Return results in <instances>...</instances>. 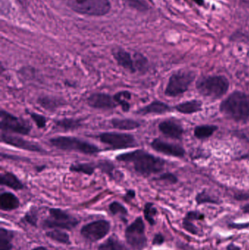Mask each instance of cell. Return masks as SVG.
Listing matches in <instances>:
<instances>
[{
	"label": "cell",
	"instance_id": "obj_1",
	"mask_svg": "<svg viewBox=\"0 0 249 250\" xmlns=\"http://www.w3.org/2000/svg\"><path fill=\"white\" fill-rule=\"evenodd\" d=\"M118 162L130 165L136 173L148 177L164 170L165 161L143 149L123 153L115 157Z\"/></svg>",
	"mask_w": 249,
	"mask_h": 250
},
{
	"label": "cell",
	"instance_id": "obj_2",
	"mask_svg": "<svg viewBox=\"0 0 249 250\" xmlns=\"http://www.w3.org/2000/svg\"><path fill=\"white\" fill-rule=\"evenodd\" d=\"M220 111L234 121L247 123L249 121V95L240 91L232 92L222 101Z\"/></svg>",
	"mask_w": 249,
	"mask_h": 250
},
{
	"label": "cell",
	"instance_id": "obj_3",
	"mask_svg": "<svg viewBox=\"0 0 249 250\" xmlns=\"http://www.w3.org/2000/svg\"><path fill=\"white\" fill-rule=\"evenodd\" d=\"M49 143L58 149L76 151L86 155H94L101 151L97 146L77 137L57 136L51 138Z\"/></svg>",
	"mask_w": 249,
	"mask_h": 250
},
{
	"label": "cell",
	"instance_id": "obj_4",
	"mask_svg": "<svg viewBox=\"0 0 249 250\" xmlns=\"http://www.w3.org/2000/svg\"><path fill=\"white\" fill-rule=\"evenodd\" d=\"M72 10L80 15L103 16L111 9L109 0H63Z\"/></svg>",
	"mask_w": 249,
	"mask_h": 250
},
{
	"label": "cell",
	"instance_id": "obj_5",
	"mask_svg": "<svg viewBox=\"0 0 249 250\" xmlns=\"http://www.w3.org/2000/svg\"><path fill=\"white\" fill-rule=\"evenodd\" d=\"M230 82L225 76H210L200 79L197 83L199 93L204 97L219 99L228 92Z\"/></svg>",
	"mask_w": 249,
	"mask_h": 250
},
{
	"label": "cell",
	"instance_id": "obj_6",
	"mask_svg": "<svg viewBox=\"0 0 249 250\" xmlns=\"http://www.w3.org/2000/svg\"><path fill=\"white\" fill-rule=\"evenodd\" d=\"M79 220L76 217L58 208L49 209V217L42 221L43 229H61L72 230L78 226Z\"/></svg>",
	"mask_w": 249,
	"mask_h": 250
},
{
	"label": "cell",
	"instance_id": "obj_7",
	"mask_svg": "<svg viewBox=\"0 0 249 250\" xmlns=\"http://www.w3.org/2000/svg\"><path fill=\"white\" fill-rule=\"evenodd\" d=\"M195 74L187 70H179L170 77L165 94L168 97H177L185 93L194 82Z\"/></svg>",
	"mask_w": 249,
	"mask_h": 250
},
{
	"label": "cell",
	"instance_id": "obj_8",
	"mask_svg": "<svg viewBox=\"0 0 249 250\" xmlns=\"http://www.w3.org/2000/svg\"><path fill=\"white\" fill-rule=\"evenodd\" d=\"M0 127L2 132L21 135H29L32 129L29 122L19 118L2 108L0 111Z\"/></svg>",
	"mask_w": 249,
	"mask_h": 250
},
{
	"label": "cell",
	"instance_id": "obj_9",
	"mask_svg": "<svg viewBox=\"0 0 249 250\" xmlns=\"http://www.w3.org/2000/svg\"><path fill=\"white\" fill-rule=\"evenodd\" d=\"M146 226L141 217H137L125 230L126 242L134 250H143L147 246Z\"/></svg>",
	"mask_w": 249,
	"mask_h": 250
},
{
	"label": "cell",
	"instance_id": "obj_10",
	"mask_svg": "<svg viewBox=\"0 0 249 250\" xmlns=\"http://www.w3.org/2000/svg\"><path fill=\"white\" fill-rule=\"evenodd\" d=\"M96 138L111 149L134 148L137 142L134 135L124 132H108L99 134Z\"/></svg>",
	"mask_w": 249,
	"mask_h": 250
},
{
	"label": "cell",
	"instance_id": "obj_11",
	"mask_svg": "<svg viewBox=\"0 0 249 250\" xmlns=\"http://www.w3.org/2000/svg\"><path fill=\"white\" fill-rule=\"evenodd\" d=\"M111 230V223L105 220H95L83 226L80 234L86 240L96 242L104 239Z\"/></svg>",
	"mask_w": 249,
	"mask_h": 250
},
{
	"label": "cell",
	"instance_id": "obj_12",
	"mask_svg": "<svg viewBox=\"0 0 249 250\" xmlns=\"http://www.w3.org/2000/svg\"><path fill=\"white\" fill-rule=\"evenodd\" d=\"M1 142L7 144L10 146L20 149L26 150L28 151L37 153H46V151L42 146L33 141H28L20 137L16 136L8 132L1 131Z\"/></svg>",
	"mask_w": 249,
	"mask_h": 250
},
{
	"label": "cell",
	"instance_id": "obj_13",
	"mask_svg": "<svg viewBox=\"0 0 249 250\" xmlns=\"http://www.w3.org/2000/svg\"><path fill=\"white\" fill-rule=\"evenodd\" d=\"M87 104L95 109L110 111L118 106L114 99V96L103 92H95L87 98Z\"/></svg>",
	"mask_w": 249,
	"mask_h": 250
},
{
	"label": "cell",
	"instance_id": "obj_14",
	"mask_svg": "<svg viewBox=\"0 0 249 250\" xmlns=\"http://www.w3.org/2000/svg\"><path fill=\"white\" fill-rule=\"evenodd\" d=\"M136 54L137 52L132 54L122 48H114L112 51L113 57L117 64L131 73L137 72L136 68Z\"/></svg>",
	"mask_w": 249,
	"mask_h": 250
},
{
	"label": "cell",
	"instance_id": "obj_15",
	"mask_svg": "<svg viewBox=\"0 0 249 250\" xmlns=\"http://www.w3.org/2000/svg\"><path fill=\"white\" fill-rule=\"evenodd\" d=\"M151 146L158 152L162 154H166L168 156H172L175 157H184L185 155V150L181 146L176 145V144H171L169 142L159 139V138H155L151 143Z\"/></svg>",
	"mask_w": 249,
	"mask_h": 250
},
{
	"label": "cell",
	"instance_id": "obj_16",
	"mask_svg": "<svg viewBox=\"0 0 249 250\" xmlns=\"http://www.w3.org/2000/svg\"><path fill=\"white\" fill-rule=\"evenodd\" d=\"M159 129L162 134L172 139H181L184 133L181 125L172 120H165L159 123Z\"/></svg>",
	"mask_w": 249,
	"mask_h": 250
},
{
	"label": "cell",
	"instance_id": "obj_17",
	"mask_svg": "<svg viewBox=\"0 0 249 250\" xmlns=\"http://www.w3.org/2000/svg\"><path fill=\"white\" fill-rule=\"evenodd\" d=\"M172 111V108L162 101H152L149 105L139 108L136 113L140 115L146 116L149 114H164Z\"/></svg>",
	"mask_w": 249,
	"mask_h": 250
},
{
	"label": "cell",
	"instance_id": "obj_18",
	"mask_svg": "<svg viewBox=\"0 0 249 250\" xmlns=\"http://www.w3.org/2000/svg\"><path fill=\"white\" fill-rule=\"evenodd\" d=\"M65 101L61 98L57 97L51 96V95H43L39 96L37 100V103L39 104L41 108L49 112H54L60 107L65 104Z\"/></svg>",
	"mask_w": 249,
	"mask_h": 250
},
{
	"label": "cell",
	"instance_id": "obj_19",
	"mask_svg": "<svg viewBox=\"0 0 249 250\" xmlns=\"http://www.w3.org/2000/svg\"><path fill=\"white\" fill-rule=\"evenodd\" d=\"M19 198L13 192H4L0 195V208L1 211H10L20 207Z\"/></svg>",
	"mask_w": 249,
	"mask_h": 250
},
{
	"label": "cell",
	"instance_id": "obj_20",
	"mask_svg": "<svg viewBox=\"0 0 249 250\" xmlns=\"http://www.w3.org/2000/svg\"><path fill=\"white\" fill-rule=\"evenodd\" d=\"M0 184L2 186L7 187L13 190L19 191L24 189V185L21 181L10 171H5L0 175Z\"/></svg>",
	"mask_w": 249,
	"mask_h": 250
},
{
	"label": "cell",
	"instance_id": "obj_21",
	"mask_svg": "<svg viewBox=\"0 0 249 250\" xmlns=\"http://www.w3.org/2000/svg\"><path fill=\"white\" fill-rule=\"evenodd\" d=\"M111 124L114 129L122 131L134 130L141 126L139 122L130 118H113Z\"/></svg>",
	"mask_w": 249,
	"mask_h": 250
},
{
	"label": "cell",
	"instance_id": "obj_22",
	"mask_svg": "<svg viewBox=\"0 0 249 250\" xmlns=\"http://www.w3.org/2000/svg\"><path fill=\"white\" fill-rule=\"evenodd\" d=\"M54 126L61 130L73 131L79 129L83 126V121L81 119L63 118L57 119L54 121Z\"/></svg>",
	"mask_w": 249,
	"mask_h": 250
},
{
	"label": "cell",
	"instance_id": "obj_23",
	"mask_svg": "<svg viewBox=\"0 0 249 250\" xmlns=\"http://www.w3.org/2000/svg\"><path fill=\"white\" fill-rule=\"evenodd\" d=\"M202 106H203V104L201 101L192 100V101H186L178 104L174 107V108L181 114H192L201 111Z\"/></svg>",
	"mask_w": 249,
	"mask_h": 250
},
{
	"label": "cell",
	"instance_id": "obj_24",
	"mask_svg": "<svg viewBox=\"0 0 249 250\" xmlns=\"http://www.w3.org/2000/svg\"><path fill=\"white\" fill-rule=\"evenodd\" d=\"M70 170L74 173H82V174L92 176L95 170L98 169L96 162L92 163H76L70 166Z\"/></svg>",
	"mask_w": 249,
	"mask_h": 250
},
{
	"label": "cell",
	"instance_id": "obj_25",
	"mask_svg": "<svg viewBox=\"0 0 249 250\" xmlns=\"http://www.w3.org/2000/svg\"><path fill=\"white\" fill-rule=\"evenodd\" d=\"M132 98V93L128 90H122L116 92L114 95V99L118 106H121L123 112L127 113L130 111L131 105L130 100Z\"/></svg>",
	"mask_w": 249,
	"mask_h": 250
},
{
	"label": "cell",
	"instance_id": "obj_26",
	"mask_svg": "<svg viewBox=\"0 0 249 250\" xmlns=\"http://www.w3.org/2000/svg\"><path fill=\"white\" fill-rule=\"evenodd\" d=\"M45 236L48 239L57 243L64 245H71V241L68 233L61 229H53V230H48L45 233Z\"/></svg>",
	"mask_w": 249,
	"mask_h": 250
},
{
	"label": "cell",
	"instance_id": "obj_27",
	"mask_svg": "<svg viewBox=\"0 0 249 250\" xmlns=\"http://www.w3.org/2000/svg\"><path fill=\"white\" fill-rule=\"evenodd\" d=\"M97 163L98 169L101 170L102 173H105L110 179L114 181H118V176L115 175V166L113 162L108 160H100L96 162Z\"/></svg>",
	"mask_w": 249,
	"mask_h": 250
},
{
	"label": "cell",
	"instance_id": "obj_28",
	"mask_svg": "<svg viewBox=\"0 0 249 250\" xmlns=\"http://www.w3.org/2000/svg\"><path fill=\"white\" fill-rule=\"evenodd\" d=\"M14 238V233L12 230L1 227L0 229V250H11L13 246L12 244Z\"/></svg>",
	"mask_w": 249,
	"mask_h": 250
},
{
	"label": "cell",
	"instance_id": "obj_29",
	"mask_svg": "<svg viewBox=\"0 0 249 250\" xmlns=\"http://www.w3.org/2000/svg\"><path fill=\"white\" fill-rule=\"evenodd\" d=\"M98 250H130L121 242L119 239L115 237H110L103 243L101 244Z\"/></svg>",
	"mask_w": 249,
	"mask_h": 250
},
{
	"label": "cell",
	"instance_id": "obj_30",
	"mask_svg": "<svg viewBox=\"0 0 249 250\" xmlns=\"http://www.w3.org/2000/svg\"><path fill=\"white\" fill-rule=\"evenodd\" d=\"M217 129L218 126L216 125H200V126H196L194 129V136L198 139H206V138L211 136Z\"/></svg>",
	"mask_w": 249,
	"mask_h": 250
},
{
	"label": "cell",
	"instance_id": "obj_31",
	"mask_svg": "<svg viewBox=\"0 0 249 250\" xmlns=\"http://www.w3.org/2000/svg\"><path fill=\"white\" fill-rule=\"evenodd\" d=\"M110 211L111 214L114 216H118L120 218L126 221V217L128 215V211L127 208L118 201H114V202L110 204L109 207Z\"/></svg>",
	"mask_w": 249,
	"mask_h": 250
},
{
	"label": "cell",
	"instance_id": "obj_32",
	"mask_svg": "<svg viewBox=\"0 0 249 250\" xmlns=\"http://www.w3.org/2000/svg\"><path fill=\"white\" fill-rule=\"evenodd\" d=\"M157 209L154 207V204L153 203H146L144 206V209H143V214H144L145 219L146 221L149 223L151 226H154L156 224L155 221V216L157 214Z\"/></svg>",
	"mask_w": 249,
	"mask_h": 250
},
{
	"label": "cell",
	"instance_id": "obj_33",
	"mask_svg": "<svg viewBox=\"0 0 249 250\" xmlns=\"http://www.w3.org/2000/svg\"><path fill=\"white\" fill-rule=\"evenodd\" d=\"M26 111L28 115L32 119V121H33L34 123H35V125H36V126H38V128H39V129H43V128L46 126L47 121H48L46 117H44L43 115L38 114V113L33 112V111H28V110H26Z\"/></svg>",
	"mask_w": 249,
	"mask_h": 250
},
{
	"label": "cell",
	"instance_id": "obj_34",
	"mask_svg": "<svg viewBox=\"0 0 249 250\" xmlns=\"http://www.w3.org/2000/svg\"><path fill=\"white\" fill-rule=\"evenodd\" d=\"M23 220L33 227H37L38 223V213L36 208H32L25 214Z\"/></svg>",
	"mask_w": 249,
	"mask_h": 250
},
{
	"label": "cell",
	"instance_id": "obj_35",
	"mask_svg": "<svg viewBox=\"0 0 249 250\" xmlns=\"http://www.w3.org/2000/svg\"><path fill=\"white\" fill-rule=\"evenodd\" d=\"M195 201L198 204H219L217 200L212 198L209 194L206 192H202L197 194L195 198Z\"/></svg>",
	"mask_w": 249,
	"mask_h": 250
},
{
	"label": "cell",
	"instance_id": "obj_36",
	"mask_svg": "<svg viewBox=\"0 0 249 250\" xmlns=\"http://www.w3.org/2000/svg\"><path fill=\"white\" fill-rule=\"evenodd\" d=\"M183 227L187 231L192 234H198V229H197V226L193 224L192 221L184 218V221H183Z\"/></svg>",
	"mask_w": 249,
	"mask_h": 250
},
{
	"label": "cell",
	"instance_id": "obj_37",
	"mask_svg": "<svg viewBox=\"0 0 249 250\" xmlns=\"http://www.w3.org/2000/svg\"><path fill=\"white\" fill-rule=\"evenodd\" d=\"M156 180L167 182L168 183L175 184L178 182V179L175 175L171 173H165L160 175L159 177L156 178Z\"/></svg>",
	"mask_w": 249,
	"mask_h": 250
},
{
	"label": "cell",
	"instance_id": "obj_38",
	"mask_svg": "<svg viewBox=\"0 0 249 250\" xmlns=\"http://www.w3.org/2000/svg\"><path fill=\"white\" fill-rule=\"evenodd\" d=\"M204 217V214H201V213L198 212V211H192L187 213V215H186L185 219L190 220V221H193V220H203Z\"/></svg>",
	"mask_w": 249,
	"mask_h": 250
},
{
	"label": "cell",
	"instance_id": "obj_39",
	"mask_svg": "<svg viewBox=\"0 0 249 250\" xmlns=\"http://www.w3.org/2000/svg\"><path fill=\"white\" fill-rule=\"evenodd\" d=\"M135 190H134V189H127V192H126V193L124 194L123 198H124V200L126 201V202H130V201H131L132 200L134 199V198H135Z\"/></svg>",
	"mask_w": 249,
	"mask_h": 250
},
{
	"label": "cell",
	"instance_id": "obj_40",
	"mask_svg": "<svg viewBox=\"0 0 249 250\" xmlns=\"http://www.w3.org/2000/svg\"><path fill=\"white\" fill-rule=\"evenodd\" d=\"M165 242V237L161 233H157L155 235L153 239L152 244L153 245H162Z\"/></svg>",
	"mask_w": 249,
	"mask_h": 250
},
{
	"label": "cell",
	"instance_id": "obj_41",
	"mask_svg": "<svg viewBox=\"0 0 249 250\" xmlns=\"http://www.w3.org/2000/svg\"><path fill=\"white\" fill-rule=\"evenodd\" d=\"M235 198L238 201H246V200L249 199V195L248 194H240V195H236Z\"/></svg>",
	"mask_w": 249,
	"mask_h": 250
},
{
	"label": "cell",
	"instance_id": "obj_42",
	"mask_svg": "<svg viewBox=\"0 0 249 250\" xmlns=\"http://www.w3.org/2000/svg\"><path fill=\"white\" fill-rule=\"evenodd\" d=\"M227 250H241V248L238 246H236V245H234V244H230L228 245V248H227Z\"/></svg>",
	"mask_w": 249,
	"mask_h": 250
},
{
	"label": "cell",
	"instance_id": "obj_43",
	"mask_svg": "<svg viewBox=\"0 0 249 250\" xmlns=\"http://www.w3.org/2000/svg\"><path fill=\"white\" fill-rule=\"evenodd\" d=\"M242 210L245 214H249V204H246L245 206H244L242 207Z\"/></svg>",
	"mask_w": 249,
	"mask_h": 250
},
{
	"label": "cell",
	"instance_id": "obj_44",
	"mask_svg": "<svg viewBox=\"0 0 249 250\" xmlns=\"http://www.w3.org/2000/svg\"><path fill=\"white\" fill-rule=\"evenodd\" d=\"M45 166H37L36 167V170L38 172H41L42 171V170H44V169L45 168Z\"/></svg>",
	"mask_w": 249,
	"mask_h": 250
},
{
	"label": "cell",
	"instance_id": "obj_45",
	"mask_svg": "<svg viewBox=\"0 0 249 250\" xmlns=\"http://www.w3.org/2000/svg\"><path fill=\"white\" fill-rule=\"evenodd\" d=\"M32 250H51L48 249V248H45V247H36V248H33Z\"/></svg>",
	"mask_w": 249,
	"mask_h": 250
},
{
	"label": "cell",
	"instance_id": "obj_46",
	"mask_svg": "<svg viewBox=\"0 0 249 250\" xmlns=\"http://www.w3.org/2000/svg\"><path fill=\"white\" fill-rule=\"evenodd\" d=\"M197 4H200L201 5L202 4H203V0H194Z\"/></svg>",
	"mask_w": 249,
	"mask_h": 250
}]
</instances>
